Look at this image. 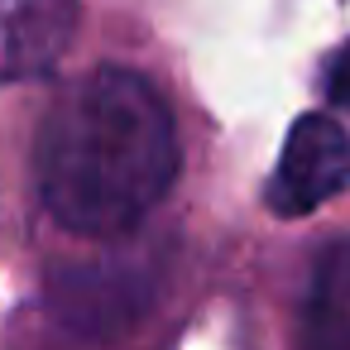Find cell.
<instances>
[{
  "label": "cell",
  "mask_w": 350,
  "mask_h": 350,
  "mask_svg": "<svg viewBox=\"0 0 350 350\" xmlns=\"http://www.w3.org/2000/svg\"><path fill=\"white\" fill-rule=\"evenodd\" d=\"M77 20V0H0V87L49 77L68 58Z\"/></svg>",
  "instance_id": "3957f363"
},
{
  "label": "cell",
  "mask_w": 350,
  "mask_h": 350,
  "mask_svg": "<svg viewBox=\"0 0 350 350\" xmlns=\"http://www.w3.org/2000/svg\"><path fill=\"white\" fill-rule=\"evenodd\" d=\"M139 307L130 269H68L58 283V317L87 331H116Z\"/></svg>",
  "instance_id": "5b68a950"
},
{
  "label": "cell",
  "mask_w": 350,
  "mask_h": 350,
  "mask_svg": "<svg viewBox=\"0 0 350 350\" xmlns=\"http://www.w3.org/2000/svg\"><path fill=\"white\" fill-rule=\"evenodd\" d=\"M178 120L135 68H96L58 92L34 139V187L77 235L135 230L178 183Z\"/></svg>",
  "instance_id": "6da1fadb"
},
{
  "label": "cell",
  "mask_w": 350,
  "mask_h": 350,
  "mask_svg": "<svg viewBox=\"0 0 350 350\" xmlns=\"http://www.w3.org/2000/svg\"><path fill=\"white\" fill-rule=\"evenodd\" d=\"M321 92H326L331 111L350 125V44H340V49L326 58V68H321Z\"/></svg>",
  "instance_id": "8992f818"
},
{
  "label": "cell",
  "mask_w": 350,
  "mask_h": 350,
  "mask_svg": "<svg viewBox=\"0 0 350 350\" xmlns=\"http://www.w3.org/2000/svg\"><path fill=\"white\" fill-rule=\"evenodd\" d=\"M297 340L302 350H350V235H336L312 259Z\"/></svg>",
  "instance_id": "277c9868"
},
{
  "label": "cell",
  "mask_w": 350,
  "mask_h": 350,
  "mask_svg": "<svg viewBox=\"0 0 350 350\" xmlns=\"http://www.w3.org/2000/svg\"><path fill=\"white\" fill-rule=\"evenodd\" d=\"M345 187H350V130L326 111L297 116L288 125L278 168L264 187L269 211L283 221H297L326 206L331 197H340Z\"/></svg>",
  "instance_id": "7a4b0ae2"
}]
</instances>
